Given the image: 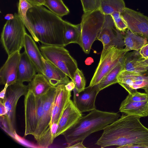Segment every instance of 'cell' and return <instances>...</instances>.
I'll list each match as a JSON object with an SVG mask.
<instances>
[{"instance_id": "1", "label": "cell", "mask_w": 148, "mask_h": 148, "mask_svg": "<svg viewBox=\"0 0 148 148\" xmlns=\"http://www.w3.org/2000/svg\"><path fill=\"white\" fill-rule=\"evenodd\" d=\"M140 117L126 114L108 125L95 144L101 148L115 146L117 148L134 145H148V128Z\"/></svg>"}, {"instance_id": "2", "label": "cell", "mask_w": 148, "mask_h": 148, "mask_svg": "<svg viewBox=\"0 0 148 148\" xmlns=\"http://www.w3.org/2000/svg\"><path fill=\"white\" fill-rule=\"evenodd\" d=\"M29 32L36 42L42 45L65 46L63 33L65 21L44 7L33 6L27 11Z\"/></svg>"}, {"instance_id": "3", "label": "cell", "mask_w": 148, "mask_h": 148, "mask_svg": "<svg viewBox=\"0 0 148 148\" xmlns=\"http://www.w3.org/2000/svg\"><path fill=\"white\" fill-rule=\"evenodd\" d=\"M117 113L102 111L96 109L82 116L63 134L68 145L83 141L92 134L103 130L119 118Z\"/></svg>"}, {"instance_id": "4", "label": "cell", "mask_w": 148, "mask_h": 148, "mask_svg": "<svg viewBox=\"0 0 148 148\" xmlns=\"http://www.w3.org/2000/svg\"><path fill=\"white\" fill-rule=\"evenodd\" d=\"M105 17V15L98 8L82 15L79 45L85 53H89L93 43L103 26Z\"/></svg>"}, {"instance_id": "5", "label": "cell", "mask_w": 148, "mask_h": 148, "mask_svg": "<svg viewBox=\"0 0 148 148\" xmlns=\"http://www.w3.org/2000/svg\"><path fill=\"white\" fill-rule=\"evenodd\" d=\"M13 19L7 21L1 34V41L8 56L20 51L24 46L26 33L25 26L18 14Z\"/></svg>"}, {"instance_id": "6", "label": "cell", "mask_w": 148, "mask_h": 148, "mask_svg": "<svg viewBox=\"0 0 148 148\" xmlns=\"http://www.w3.org/2000/svg\"><path fill=\"white\" fill-rule=\"evenodd\" d=\"M64 47L42 45L40 50L45 59L63 71L73 81L78 68L77 64Z\"/></svg>"}, {"instance_id": "7", "label": "cell", "mask_w": 148, "mask_h": 148, "mask_svg": "<svg viewBox=\"0 0 148 148\" xmlns=\"http://www.w3.org/2000/svg\"><path fill=\"white\" fill-rule=\"evenodd\" d=\"M43 102L44 94L36 96L29 90L25 95L24 136L34 135L42 116Z\"/></svg>"}, {"instance_id": "8", "label": "cell", "mask_w": 148, "mask_h": 148, "mask_svg": "<svg viewBox=\"0 0 148 148\" xmlns=\"http://www.w3.org/2000/svg\"><path fill=\"white\" fill-rule=\"evenodd\" d=\"M29 90L28 85H26L17 81L9 86L7 89L5 99L2 100L5 105L6 114L5 115L7 122L9 132L13 135L16 133V111L17 104L19 98L25 95Z\"/></svg>"}, {"instance_id": "9", "label": "cell", "mask_w": 148, "mask_h": 148, "mask_svg": "<svg viewBox=\"0 0 148 148\" xmlns=\"http://www.w3.org/2000/svg\"><path fill=\"white\" fill-rule=\"evenodd\" d=\"M127 52L124 48L113 46L103 49L100 61L89 86L98 84L102 79Z\"/></svg>"}, {"instance_id": "10", "label": "cell", "mask_w": 148, "mask_h": 148, "mask_svg": "<svg viewBox=\"0 0 148 148\" xmlns=\"http://www.w3.org/2000/svg\"><path fill=\"white\" fill-rule=\"evenodd\" d=\"M114 23L110 15H105L104 22L97 39L102 43L103 49L115 46L123 48L125 46L124 37L120 32L115 29Z\"/></svg>"}, {"instance_id": "11", "label": "cell", "mask_w": 148, "mask_h": 148, "mask_svg": "<svg viewBox=\"0 0 148 148\" xmlns=\"http://www.w3.org/2000/svg\"><path fill=\"white\" fill-rule=\"evenodd\" d=\"M128 29L148 40V17L140 12L125 7L121 13Z\"/></svg>"}, {"instance_id": "12", "label": "cell", "mask_w": 148, "mask_h": 148, "mask_svg": "<svg viewBox=\"0 0 148 148\" xmlns=\"http://www.w3.org/2000/svg\"><path fill=\"white\" fill-rule=\"evenodd\" d=\"M56 94V87L52 86L44 94L42 114L37 131L34 136L37 141L51 129L52 113Z\"/></svg>"}, {"instance_id": "13", "label": "cell", "mask_w": 148, "mask_h": 148, "mask_svg": "<svg viewBox=\"0 0 148 148\" xmlns=\"http://www.w3.org/2000/svg\"><path fill=\"white\" fill-rule=\"evenodd\" d=\"M118 83L129 94L139 88L148 89V71L139 73L121 71L117 78Z\"/></svg>"}, {"instance_id": "14", "label": "cell", "mask_w": 148, "mask_h": 148, "mask_svg": "<svg viewBox=\"0 0 148 148\" xmlns=\"http://www.w3.org/2000/svg\"><path fill=\"white\" fill-rule=\"evenodd\" d=\"M73 102L78 109L82 113L91 111L96 108L95 101L100 92L98 84L85 88L78 92L73 90Z\"/></svg>"}, {"instance_id": "15", "label": "cell", "mask_w": 148, "mask_h": 148, "mask_svg": "<svg viewBox=\"0 0 148 148\" xmlns=\"http://www.w3.org/2000/svg\"><path fill=\"white\" fill-rule=\"evenodd\" d=\"M20 56V51H17L8 56L0 69L1 85L7 84L9 86L16 82Z\"/></svg>"}, {"instance_id": "16", "label": "cell", "mask_w": 148, "mask_h": 148, "mask_svg": "<svg viewBox=\"0 0 148 148\" xmlns=\"http://www.w3.org/2000/svg\"><path fill=\"white\" fill-rule=\"evenodd\" d=\"M82 113L70 99L60 119L55 138L63 135L76 123L82 116Z\"/></svg>"}, {"instance_id": "17", "label": "cell", "mask_w": 148, "mask_h": 148, "mask_svg": "<svg viewBox=\"0 0 148 148\" xmlns=\"http://www.w3.org/2000/svg\"><path fill=\"white\" fill-rule=\"evenodd\" d=\"M56 87V94L52 111L51 127L53 123L58 124L71 96V91L67 90L65 84H59Z\"/></svg>"}, {"instance_id": "18", "label": "cell", "mask_w": 148, "mask_h": 148, "mask_svg": "<svg viewBox=\"0 0 148 148\" xmlns=\"http://www.w3.org/2000/svg\"><path fill=\"white\" fill-rule=\"evenodd\" d=\"M43 65V74L54 87L58 85H66L70 81L69 77L63 71L56 67L43 57L42 58Z\"/></svg>"}, {"instance_id": "19", "label": "cell", "mask_w": 148, "mask_h": 148, "mask_svg": "<svg viewBox=\"0 0 148 148\" xmlns=\"http://www.w3.org/2000/svg\"><path fill=\"white\" fill-rule=\"evenodd\" d=\"M23 47L27 56L36 67L37 73H43L42 55L35 40L30 35L26 34Z\"/></svg>"}, {"instance_id": "20", "label": "cell", "mask_w": 148, "mask_h": 148, "mask_svg": "<svg viewBox=\"0 0 148 148\" xmlns=\"http://www.w3.org/2000/svg\"><path fill=\"white\" fill-rule=\"evenodd\" d=\"M37 73L36 69L25 52L21 53L17 81L23 83L30 82Z\"/></svg>"}, {"instance_id": "21", "label": "cell", "mask_w": 148, "mask_h": 148, "mask_svg": "<svg viewBox=\"0 0 148 148\" xmlns=\"http://www.w3.org/2000/svg\"><path fill=\"white\" fill-rule=\"evenodd\" d=\"M120 112L125 114L140 118L148 116V100L143 101H133L125 99L121 103Z\"/></svg>"}, {"instance_id": "22", "label": "cell", "mask_w": 148, "mask_h": 148, "mask_svg": "<svg viewBox=\"0 0 148 148\" xmlns=\"http://www.w3.org/2000/svg\"><path fill=\"white\" fill-rule=\"evenodd\" d=\"M139 51L127 52L125 55V61L123 71L139 73L148 70V66L140 64L143 59Z\"/></svg>"}, {"instance_id": "23", "label": "cell", "mask_w": 148, "mask_h": 148, "mask_svg": "<svg viewBox=\"0 0 148 148\" xmlns=\"http://www.w3.org/2000/svg\"><path fill=\"white\" fill-rule=\"evenodd\" d=\"M28 85L29 90L36 96L45 94L52 86L44 75L40 73L36 74Z\"/></svg>"}, {"instance_id": "24", "label": "cell", "mask_w": 148, "mask_h": 148, "mask_svg": "<svg viewBox=\"0 0 148 148\" xmlns=\"http://www.w3.org/2000/svg\"><path fill=\"white\" fill-rule=\"evenodd\" d=\"M124 40V49L127 52L132 50L139 51L148 43L145 38L134 33L128 29L126 32Z\"/></svg>"}, {"instance_id": "25", "label": "cell", "mask_w": 148, "mask_h": 148, "mask_svg": "<svg viewBox=\"0 0 148 148\" xmlns=\"http://www.w3.org/2000/svg\"><path fill=\"white\" fill-rule=\"evenodd\" d=\"M125 61V56L102 79L98 84L100 91L112 85L118 83L117 78L123 71Z\"/></svg>"}, {"instance_id": "26", "label": "cell", "mask_w": 148, "mask_h": 148, "mask_svg": "<svg viewBox=\"0 0 148 148\" xmlns=\"http://www.w3.org/2000/svg\"><path fill=\"white\" fill-rule=\"evenodd\" d=\"M80 34V23L75 25L65 21L63 33L65 46L72 43L79 45Z\"/></svg>"}, {"instance_id": "27", "label": "cell", "mask_w": 148, "mask_h": 148, "mask_svg": "<svg viewBox=\"0 0 148 148\" xmlns=\"http://www.w3.org/2000/svg\"><path fill=\"white\" fill-rule=\"evenodd\" d=\"M125 7L123 0H98V8L105 15L116 12L121 13Z\"/></svg>"}, {"instance_id": "28", "label": "cell", "mask_w": 148, "mask_h": 148, "mask_svg": "<svg viewBox=\"0 0 148 148\" xmlns=\"http://www.w3.org/2000/svg\"><path fill=\"white\" fill-rule=\"evenodd\" d=\"M44 5L51 12L61 17L69 13V8L62 0H44Z\"/></svg>"}, {"instance_id": "29", "label": "cell", "mask_w": 148, "mask_h": 148, "mask_svg": "<svg viewBox=\"0 0 148 148\" xmlns=\"http://www.w3.org/2000/svg\"><path fill=\"white\" fill-rule=\"evenodd\" d=\"M18 5V14L25 27L28 31L30 29V25L27 17L28 10L33 6L26 0H19Z\"/></svg>"}, {"instance_id": "30", "label": "cell", "mask_w": 148, "mask_h": 148, "mask_svg": "<svg viewBox=\"0 0 148 148\" xmlns=\"http://www.w3.org/2000/svg\"><path fill=\"white\" fill-rule=\"evenodd\" d=\"M72 81L75 84V88L77 92L83 90L85 88L86 80L85 78L82 71L78 68L75 72Z\"/></svg>"}, {"instance_id": "31", "label": "cell", "mask_w": 148, "mask_h": 148, "mask_svg": "<svg viewBox=\"0 0 148 148\" xmlns=\"http://www.w3.org/2000/svg\"><path fill=\"white\" fill-rule=\"evenodd\" d=\"M121 13L119 12H115L110 15L113 20L114 26L120 32H124L127 29V25L122 18Z\"/></svg>"}, {"instance_id": "32", "label": "cell", "mask_w": 148, "mask_h": 148, "mask_svg": "<svg viewBox=\"0 0 148 148\" xmlns=\"http://www.w3.org/2000/svg\"><path fill=\"white\" fill-rule=\"evenodd\" d=\"M84 13H87L98 8V0H80Z\"/></svg>"}, {"instance_id": "33", "label": "cell", "mask_w": 148, "mask_h": 148, "mask_svg": "<svg viewBox=\"0 0 148 148\" xmlns=\"http://www.w3.org/2000/svg\"><path fill=\"white\" fill-rule=\"evenodd\" d=\"M125 98L133 101H145L148 100V94L139 92L136 90L132 93L129 94Z\"/></svg>"}, {"instance_id": "34", "label": "cell", "mask_w": 148, "mask_h": 148, "mask_svg": "<svg viewBox=\"0 0 148 148\" xmlns=\"http://www.w3.org/2000/svg\"><path fill=\"white\" fill-rule=\"evenodd\" d=\"M139 51L143 58H148V43L143 46L140 50Z\"/></svg>"}, {"instance_id": "35", "label": "cell", "mask_w": 148, "mask_h": 148, "mask_svg": "<svg viewBox=\"0 0 148 148\" xmlns=\"http://www.w3.org/2000/svg\"><path fill=\"white\" fill-rule=\"evenodd\" d=\"M33 6L44 5V0H26Z\"/></svg>"}, {"instance_id": "36", "label": "cell", "mask_w": 148, "mask_h": 148, "mask_svg": "<svg viewBox=\"0 0 148 148\" xmlns=\"http://www.w3.org/2000/svg\"><path fill=\"white\" fill-rule=\"evenodd\" d=\"M82 141L77 142L71 145H68L66 148H86V147L83 144Z\"/></svg>"}, {"instance_id": "37", "label": "cell", "mask_w": 148, "mask_h": 148, "mask_svg": "<svg viewBox=\"0 0 148 148\" xmlns=\"http://www.w3.org/2000/svg\"><path fill=\"white\" fill-rule=\"evenodd\" d=\"M0 116L5 115L6 114V110L4 103L1 101H0Z\"/></svg>"}, {"instance_id": "38", "label": "cell", "mask_w": 148, "mask_h": 148, "mask_svg": "<svg viewBox=\"0 0 148 148\" xmlns=\"http://www.w3.org/2000/svg\"><path fill=\"white\" fill-rule=\"evenodd\" d=\"M148 148V145H134L124 146L123 148Z\"/></svg>"}, {"instance_id": "39", "label": "cell", "mask_w": 148, "mask_h": 148, "mask_svg": "<svg viewBox=\"0 0 148 148\" xmlns=\"http://www.w3.org/2000/svg\"><path fill=\"white\" fill-rule=\"evenodd\" d=\"M75 84L74 82L72 80L65 85L66 89L68 91H71L72 90H73L75 88Z\"/></svg>"}, {"instance_id": "40", "label": "cell", "mask_w": 148, "mask_h": 148, "mask_svg": "<svg viewBox=\"0 0 148 148\" xmlns=\"http://www.w3.org/2000/svg\"><path fill=\"white\" fill-rule=\"evenodd\" d=\"M8 85L6 84L5 85L3 89L0 92V99L3 100L5 97L7 88Z\"/></svg>"}, {"instance_id": "41", "label": "cell", "mask_w": 148, "mask_h": 148, "mask_svg": "<svg viewBox=\"0 0 148 148\" xmlns=\"http://www.w3.org/2000/svg\"><path fill=\"white\" fill-rule=\"evenodd\" d=\"M14 18V14L13 15L12 14H8L5 16L4 19L7 21H8L13 19Z\"/></svg>"}, {"instance_id": "42", "label": "cell", "mask_w": 148, "mask_h": 148, "mask_svg": "<svg viewBox=\"0 0 148 148\" xmlns=\"http://www.w3.org/2000/svg\"><path fill=\"white\" fill-rule=\"evenodd\" d=\"M93 62V59L91 57L88 58L85 61V64L87 65H90Z\"/></svg>"}, {"instance_id": "43", "label": "cell", "mask_w": 148, "mask_h": 148, "mask_svg": "<svg viewBox=\"0 0 148 148\" xmlns=\"http://www.w3.org/2000/svg\"><path fill=\"white\" fill-rule=\"evenodd\" d=\"M140 64L144 66H148V58L144 59L140 62Z\"/></svg>"}, {"instance_id": "44", "label": "cell", "mask_w": 148, "mask_h": 148, "mask_svg": "<svg viewBox=\"0 0 148 148\" xmlns=\"http://www.w3.org/2000/svg\"><path fill=\"white\" fill-rule=\"evenodd\" d=\"M145 90V92L146 93H147V94H148V89H146V90Z\"/></svg>"}]
</instances>
